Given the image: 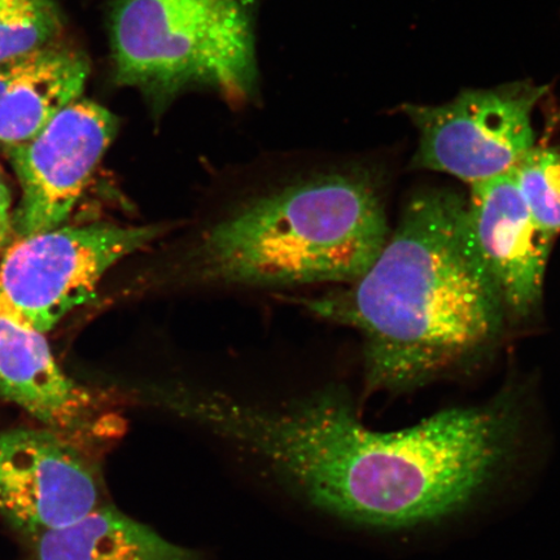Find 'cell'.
Masks as SVG:
<instances>
[{"label":"cell","mask_w":560,"mask_h":560,"mask_svg":"<svg viewBox=\"0 0 560 560\" xmlns=\"http://www.w3.org/2000/svg\"><path fill=\"white\" fill-rule=\"evenodd\" d=\"M202 424L322 513L382 534L466 515L513 478L528 450L511 390L392 432L363 424L342 389L272 406L219 394Z\"/></svg>","instance_id":"cell-1"},{"label":"cell","mask_w":560,"mask_h":560,"mask_svg":"<svg viewBox=\"0 0 560 560\" xmlns=\"http://www.w3.org/2000/svg\"><path fill=\"white\" fill-rule=\"evenodd\" d=\"M299 301L362 335L368 395L408 394L460 373L499 342L509 318L476 250L467 199L447 190L408 202L365 275Z\"/></svg>","instance_id":"cell-2"},{"label":"cell","mask_w":560,"mask_h":560,"mask_svg":"<svg viewBox=\"0 0 560 560\" xmlns=\"http://www.w3.org/2000/svg\"><path fill=\"white\" fill-rule=\"evenodd\" d=\"M368 171L300 173L250 196L182 243L138 291L349 284L389 237Z\"/></svg>","instance_id":"cell-3"},{"label":"cell","mask_w":560,"mask_h":560,"mask_svg":"<svg viewBox=\"0 0 560 560\" xmlns=\"http://www.w3.org/2000/svg\"><path fill=\"white\" fill-rule=\"evenodd\" d=\"M108 32L114 82L155 122L190 90L236 108L260 94L255 0H116Z\"/></svg>","instance_id":"cell-4"},{"label":"cell","mask_w":560,"mask_h":560,"mask_svg":"<svg viewBox=\"0 0 560 560\" xmlns=\"http://www.w3.org/2000/svg\"><path fill=\"white\" fill-rule=\"evenodd\" d=\"M171 230L170 223H91L19 237L0 264V312L46 334L94 299L109 269Z\"/></svg>","instance_id":"cell-5"},{"label":"cell","mask_w":560,"mask_h":560,"mask_svg":"<svg viewBox=\"0 0 560 560\" xmlns=\"http://www.w3.org/2000/svg\"><path fill=\"white\" fill-rule=\"evenodd\" d=\"M546 88L530 82L467 90L443 105H405L419 131L412 165L467 184L513 170L535 147L532 114Z\"/></svg>","instance_id":"cell-6"},{"label":"cell","mask_w":560,"mask_h":560,"mask_svg":"<svg viewBox=\"0 0 560 560\" xmlns=\"http://www.w3.org/2000/svg\"><path fill=\"white\" fill-rule=\"evenodd\" d=\"M103 505L93 453L44 427L0 431V516L26 542Z\"/></svg>","instance_id":"cell-7"},{"label":"cell","mask_w":560,"mask_h":560,"mask_svg":"<svg viewBox=\"0 0 560 560\" xmlns=\"http://www.w3.org/2000/svg\"><path fill=\"white\" fill-rule=\"evenodd\" d=\"M118 128L120 122L112 112L81 97L33 139L4 147L21 187L20 205L13 214L18 237L62 226Z\"/></svg>","instance_id":"cell-8"},{"label":"cell","mask_w":560,"mask_h":560,"mask_svg":"<svg viewBox=\"0 0 560 560\" xmlns=\"http://www.w3.org/2000/svg\"><path fill=\"white\" fill-rule=\"evenodd\" d=\"M467 220L508 317H529L541 303L555 237L532 217L511 170L471 185Z\"/></svg>","instance_id":"cell-9"},{"label":"cell","mask_w":560,"mask_h":560,"mask_svg":"<svg viewBox=\"0 0 560 560\" xmlns=\"http://www.w3.org/2000/svg\"><path fill=\"white\" fill-rule=\"evenodd\" d=\"M0 396L20 406L44 429L94 453L115 436L116 422L101 412L96 397L55 361L45 334L0 312Z\"/></svg>","instance_id":"cell-10"},{"label":"cell","mask_w":560,"mask_h":560,"mask_svg":"<svg viewBox=\"0 0 560 560\" xmlns=\"http://www.w3.org/2000/svg\"><path fill=\"white\" fill-rule=\"evenodd\" d=\"M91 69L86 55L51 44L0 65V144L33 139L81 100Z\"/></svg>","instance_id":"cell-11"},{"label":"cell","mask_w":560,"mask_h":560,"mask_svg":"<svg viewBox=\"0 0 560 560\" xmlns=\"http://www.w3.org/2000/svg\"><path fill=\"white\" fill-rule=\"evenodd\" d=\"M27 545L21 560H201L108 503Z\"/></svg>","instance_id":"cell-12"},{"label":"cell","mask_w":560,"mask_h":560,"mask_svg":"<svg viewBox=\"0 0 560 560\" xmlns=\"http://www.w3.org/2000/svg\"><path fill=\"white\" fill-rule=\"evenodd\" d=\"M61 31L54 0H0V65L55 44Z\"/></svg>","instance_id":"cell-13"},{"label":"cell","mask_w":560,"mask_h":560,"mask_svg":"<svg viewBox=\"0 0 560 560\" xmlns=\"http://www.w3.org/2000/svg\"><path fill=\"white\" fill-rule=\"evenodd\" d=\"M511 172L538 226L556 237L560 234V151L534 147Z\"/></svg>","instance_id":"cell-14"},{"label":"cell","mask_w":560,"mask_h":560,"mask_svg":"<svg viewBox=\"0 0 560 560\" xmlns=\"http://www.w3.org/2000/svg\"><path fill=\"white\" fill-rule=\"evenodd\" d=\"M13 231L12 194L2 172H0V248L9 241Z\"/></svg>","instance_id":"cell-15"}]
</instances>
